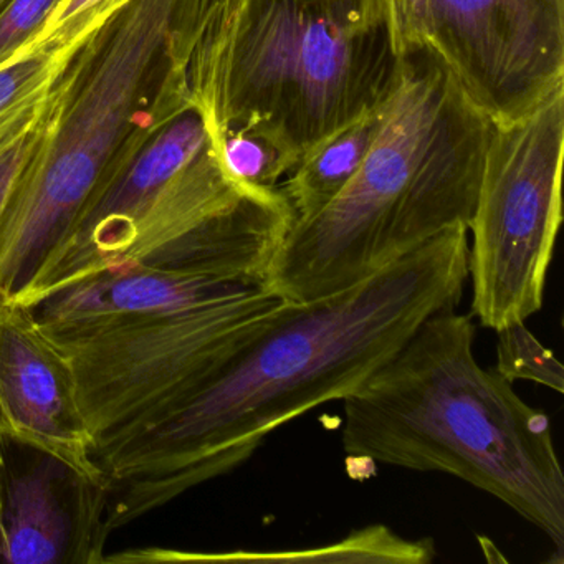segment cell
<instances>
[{
  "instance_id": "cell-1",
  "label": "cell",
  "mask_w": 564,
  "mask_h": 564,
  "mask_svg": "<svg viewBox=\"0 0 564 564\" xmlns=\"http://www.w3.org/2000/svg\"><path fill=\"white\" fill-rule=\"evenodd\" d=\"M468 243L467 227H451L349 289L282 300L173 411L97 451L107 530L229 474L276 429L361 388L425 319L457 308Z\"/></svg>"
},
{
  "instance_id": "cell-2",
  "label": "cell",
  "mask_w": 564,
  "mask_h": 564,
  "mask_svg": "<svg viewBox=\"0 0 564 564\" xmlns=\"http://www.w3.org/2000/svg\"><path fill=\"white\" fill-rule=\"evenodd\" d=\"M170 61L209 134L256 124L299 160L378 110L404 64L384 0H177Z\"/></svg>"
},
{
  "instance_id": "cell-3",
  "label": "cell",
  "mask_w": 564,
  "mask_h": 564,
  "mask_svg": "<svg viewBox=\"0 0 564 564\" xmlns=\"http://www.w3.org/2000/svg\"><path fill=\"white\" fill-rule=\"evenodd\" d=\"M490 130L431 51L409 54L358 173L322 210L292 224L263 289L285 302L322 299L451 227H468Z\"/></svg>"
},
{
  "instance_id": "cell-4",
  "label": "cell",
  "mask_w": 564,
  "mask_h": 564,
  "mask_svg": "<svg viewBox=\"0 0 564 564\" xmlns=\"http://www.w3.org/2000/svg\"><path fill=\"white\" fill-rule=\"evenodd\" d=\"M471 315L425 319L343 399L341 444L356 460L454 475L540 528L563 563L564 474L550 419L478 365Z\"/></svg>"
},
{
  "instance_id": "cell-5",
  "label": "cell",
  "mask_w": 564,
  "mask_h": 564,
  "mask_svg": "<svg viewBox=\"0 0 564 564\" xmlns=\"http://www.w3.org/2000/svg\"><path fill=\"white\" fill-rule=\"evenodd\" d=\"M177 0H131L64 62L0 214V300L18 303L67 240L171 75Z\"/></svg>"
},
{
  "instance_id": "cell-6",
  "label": "cell",
  "mask_w": 564,
  "mask_h": 564,
  "mask_svg": "<svg viewBox=\"0 0 564 564\" xmlns=\"http://www.w3.org/2000/svg\"><path fill=\"white\" fill-rule=\"evenodd\" d=\"M564 85L524 117L491 123L467 229L471 316L485 328L524 323L543 306L563 220Z\"/></svg>"
},
{
  "instance_id": "cell-7",
  "label": "cell",
  "mask_w": 564,
  "mask_h": 564,
  "mask_svg": "<svg viewBox=\"0 0 564 564\" xmlns=\"http://www.w3.org/2000/svg\"><path fill=\"white\" fill-rule=\"evenodd\" d=\"M280 302L262 289L61 346L97 451L173 411Z\"/></svg>"
},
{
  "instance_id": "cell-8",
  "label": "cell",
  "mask_w": 564,
  "mask_h": 564,
  "mask_svg": "<svg viewBox=\"0 0 564 564\" xmlns=\"http://www.w3.org/2000/svg\"><path fill=\"white\" fill-rule=\"evenodd\" d=\"M494 124L564 85V0H429L427 44Z\"/></svg>"
},
{
  "instance_id": "cell-9",
  "label": "cell",
  "mask_w": 564,
  "mask_h": 564,
  "mask_svg": "<svg viewBox=\"0 0 564 564\" xmlns=\"http://www.w3.org/2000/svg\"><path fill=\"white\" fill-rule=\"evenodd\" d=\"M209 143L196 107L154 100L124 141L70 236L42 267L19 305L34 308L80 280L124 265L164 191Z\"/></svg>"
},
{
  "instance_id": "cell-10",
  "label": "cell",
  "mask_w": 564,
  "mask_h": 564,
  "mask_svg": "<svg viewBox=\"0 0 564 564\" xmlns=\"http://www.w3.org/2000/svg\"><path fill=\"white\" fill-rule=\"evenodd\" d=\"M0 437L35 448L105 488L70 358L34 310L8 300H0Z\"/></svg>"
},
{
  "instance_id": "cell-11",
  "label": "cell",
  "mask_w": 564,
  "mask_h": 564,
  "mask_svg": "<svg viewBox=\"0 0 564 564\" xmlns=\"http://www.w3.org/2000/svg\"><path fill=\"white\" fill-rule=\"evenodd\" d=\"M262 289L259 283L137 262L80 280L32 310L44 332L64 346Z\"/></svg>"
},
{
  "instance_id": "cell-12",
  "label": "cell",
  "mask_w": 564,
  "mask_h": 564,
  "mask_svg": "<svg viewBox=\"0 0 564 564\" xmlns=\"http://www.w3.org/2000/svg\"><path fill=\"white\" fill-rule=\"evenodd\" d=\"M44 460L6 490L4 541L0 561L9 564L95 563L104 561L107 495L101 488L84 507L68 505V485L77 475L44 455Z\"/></svg>"
},
{
  "instance_id": "cell-13",
  "label": "cell",
  "mask_w": 564,
  "mask_h": 564,
  "mask_svg": "<svg viewBox=\"0 0 564 564\" xmlns=\"http://www.w3.org/2000/svg\"><path fill=\"white\" fill-rule=\"evenodd\" d=\"M382 105L308 151L279 186L295 223L332 203L358 173L378 131Z\"/></svg>"
},
{
  "instance_id": "cell-14",
  "label": "cell",
  "mask_w": 564,
  "mask_h": 564,
  "mask_svg": "<svg viewBox=\"0 0 564 564\" xmlns=\"http://www.w3.org/2000/svg\"><path fill=\"white\" fill-rule=\"evenodd\" d=\"M431 540H405L384 524L362 528L333 544L302 551H236L214 556H183V560L214 561H279V563H375L427 564L434 560Z\"/></svg>"
},
{
  "instance_id": "cell-15",
  "label": "cell",
  "mask_w": 564,
  "mask_h": 564,
  "mask_svg": "<svg viewBox=\"0 0 564 564\" xmlns=\"http://www.w3.org/2000/svg\"><path fill=\"white\" fill-rule=\"evenodd\" d=\"M226 176L249 189L275 191L299 158L282 141L256 124H240L209 134Z\"/></svg>"
},
{
  "instance_id": "cell-16",
  "label": "cell",
  "mask_w": 564,
  "mask_h": 564,
  "mask_svg": "<svg viewBox=\"0 0 564 564\" xmlns=\"http://www.w3.org/2000/svg\"><path fill=\"white\" fill-rule=\"evenodd\" d=\"M62 65L52 55L34 54L0 68V154L37 127Z\"/></svg>"
},
{
  "instance_id": "cell-17",
  "label": "cell",
  "mask_w": 564,
  "mask_h": 564,
  "mask_svg": "<svg viewBox=\"0 0 564 564\" xmlns=\"http://www.w3.org/2000/svg\"><path fill=\"white\" fill-rule=\"evenodd\" d=\"M128 2L131 0H61L18 57L45 54L65 62L91 32Z\"/></svg>"
},
{
  "instance_id": "cell-18",
  "label": "cell",
  "mask_w": 564,
  "mask_h": 564,
  "mask_svg": "<svg viewBox=\"0 0 564 564\" xmlns=\"http://www.w3.org/2000/svg\"><path fill=\"white\" fill-rule=\"evenodd\" d=\"M495 371L507 381H531L564 392V368L553 351L544 348L524 323L497 329Z\"/></svg>"
},
{
  "instance_id": "cell-19",
  "label": "cell",
  "mask_w": 564,
  "mask_h": 564,
  "mask_svg": "<svg viewBox=\"0 0 564 564\" xmlns=\"http://www.w3.org/2000/svg\"><path fill=\"white\" fill-rule=\"evenodd\" d=\"M61 0H8L0 9V68L34 39Z\"/></svg>"
},
{
  "instance_id": "cell-20",
  "label": "cell",
  "mask_w": 564,
  "mask_h": 564,
  "mask_svg": "<svg viewBox=\"0 0 564 564\" xmlns=\"http://www.w3.org/2000/svg\"><path fill=\"white\" fill-rule=\"evenodd\" d=\"M392 44L399 57L425 48L427 44L429 0H384Z\"/></svg>"
},
{
  "instance_id": "cell-21",
  "label": "cell",
  "mask_w": 564,
  "mask_h": 564,
  "mask_svg": "<svg viewBox=\"0 0 564 564\" xmlns=\"http://www.w3.org/2000/svg\"><path fill=\"white\" fill-rule=\"evenodd\" d=\"M41 123V121H39ZM39 124L18 141L14 147L9 148L6 153L0 154V214L8 206L12 191L18 184L19 177L24 173L25 164L31 160L37 144Z\"/></svg>"
},
{
  "instance_id": "cell-22",
  "label": "cell",
  "mask_w": 564,
  "mask_h": 564,
  "mask_svg": "<svg viewBox=\"0 0 564 564\" xmlns=\"http://www.w3.org/2000/svg\"><path fill=\"white\" fill-rule=\"evenodd\" d=\"M6 490H8V468H6L4 457L0 452V551H2V541H4L2 518H4Z\"/></svg>"
},
{
  "instance_id": "cell-23",
  "label": "cell",
  "mask_w": 564,
  "mask_h": 564,
  "mask_svg": "<svg viewBox=\"0 0 564 564\" xmlns=\"http://www.w3.org/2000/svg\"><path fill=\"white\" fill-rule=\"evenodd\" d=\"M6 2H8V0H0V9H2V6H4Z\"/></svg>"
}]
</instances>
